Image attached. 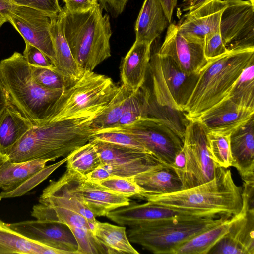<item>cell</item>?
Returning a JSON list of instances; mask_svg holds the SVG:
<instances>
[{"instance_id": "obj_1", "label": "cell", "mask_w": 254, "mask_h": 254, "mask_svg": "<svg viewBox=\"0 0 254 254\" xmlns=\"http://www.w3.org/2000/svg\"><path fill=\"white\" fill-rule=\"evenodd\" d=\"M100 114L34 126L6 152L0 154V164L35 159L55 161L66 157L88 142L94 132L92 124Z\"/></svg>"}, {"instance_id": "obj_2", "label": "cell", "mask_w": 254, "mask_h": 254, "mask_svg": "<svg viewBox=\"0 0 254 254\" xmlns=\"http://www.w3.org/2000/svg\"><path fill=\"white\" fill-rule=\"evenodd\" d=\"M144 198L157 205L226 218L239 213L243 206L242 188L235 183L230 170L220 167L214 178L206 183L171 193L147 194Z\"/></svg>"}, {"instance_id": "obj_3", "label": "cell", "mask_w": 254, "mask_h": 254, "mask_svg": "<svg viewBox=\"0 0 254 254\" xmlns=\"http://www.w3.org/2000/svg\"><path fill=\"white\" fill-rule=\"evenodd\" d=\"M60 15L64 33L72 56L83 71L93 70L111 57L110 17L99 3L82 12L64 7Z\"/></svg>"}, {"instance_id": "obj_4", "label": "cell", "mask_w": 254, "mask_h": 254, "mask_svg": "<svg viewBox=\"0 0 254 254\" xmlns=\"http://www.w3.org/2000/svg\"><path fill=\"white\" fill-rule=\"evenodd\" d=\"M0 80L10 102L34 126L49 121L65 89H50L32 78L30 65L17 52L0 62Z\"/></svg>"}, {"instance_id": "obj_5", "label": "cell", "mask_w": 254, "mask_h": 254, "mask_svg": "<svg viewBox=\"0 0 254 254\" xmlns=\"http://www.w3.org/2000/svg\"><path fill=\"white\" fill-rule=\"evenodd\" d=\"M254 61V48L233 50L209 59L198 73L183 112L195 120L226 97L243 70Z\"/></svg>"}, {"instance_id": "obj_6", "label": "cell", "mask_w": 254, "mask_h": 254, "mask_svg": "<svg viewBox=\"0 0 254 254\" xmlns=\"http://www.w3.org/2000/svg\"><path fill=\"white\" fill-rule=\"evenodd\" d=\"M118 88L111 78L93 71H85L78 81L64 90L55 104L49 121L100 114Z\"/></svg>"}, {"instance_id": "obj_7", "label": "cell", "mask_w": 254, "mask_h": 254, "mask_svg": "<svg viewBox=\"0 0 254 254\" xmlns=\"http://www.w3.org/2000/svg\"><path fill=\"white\" fill-rule=\"evenodd\" d=\"M226 219L204 217L162 220L130 227L127 234L130 242L154 254H173L180 246Z\"/></svg>"}, {"instance_id": "obj_8", "label": "cell", "mask_w": 254, "mask_h": 254, "mask_svg": "<svg viewBox=\"0 0 254 254\" xmlns=\"http://www.w3.org/2000/svg\"><path fill=\"white\" fill-rule=\"evenodd\" d=\"M152 83L151 94L160 105L183 112L198 78L188 75L169 57L151 55L148 69Z\"/></svg>"}, {"instance_id": "obj_9", "label": "cell", "mask_w": 254, "mask_h": 254, "mask_svg": "<svg viewBox=\"0 0 254 254\" xmlns=\"http://www.w3.org/2000/svg\"><path fill=\"white\" fill-rule=\"evenodd\" d=\"M100 130L133 137L161 162L172 168L183 149V139L166 123L154 117H144L129 124Z\"/></svg>"}, {"instance_id": "obj_10", "label": "cell", "mask_w": 254, "mask_h": 254, "mask_svg": "<svg viewBox=\"0 0 254 254\" xmlns=\"http://www.w3.org/2000/svg\"><path fill=\"white\" fill-rule=\"evenodd\" d=\"M183 151L185 165L179 175L183 189L203 184L214 178L218 167L207 149V131L197 120H189L186 126Z\"/></svg>"}, {"instance_id": "obj_11", "label": "cell", "mask_w": 254, "mask_h": 254, "mask_svg": "<svg viewBox=\"0 0 254 254\" xmlns=\"http://www.w3.org/2000/svg\"><path fill=\"white\" fill-rule=\"evenodd\" d=\"M220 32L228 51L254 48V5L249 0H226Z\"/></svg>"}, {"instance_id": "obj_12", "label": "cell", "mask_w": 254, "mask_h": 254, "mask_svg": "<svg viewBox=\"0 0 254 254\" xmlns=\"http://www.w3.org/2000/svg\"><path fill=\"white\" fill-rule=\"evenodd\" d=\"M204 42V39L181 33L177 24L171 23L158 53L171 58L187 74H198L207 62Z\"/></svg>"}, {"instance_id": "obj_13", "label": "cell", "mask_w": 254, "mask_h": 254, "mask_svg": "<svg viewBox=\"0 0 254 254\" xmlns=\"http://www.w3.org/2000/svg\"><path fill=\"white\" fill-rule=\"evenodd\" d=\"M51 17L38 10L12 4L6 19L25 42L40 50L52 62L55 54L50 33Z\"/></svg>"}, {"instance_id": "obj_14", "label": "cell", "mask_w": 254, "mask_h": 254, "mask_svg": "<svg viewBox=\"0 0 254 254\" xmlns=\"http://www.w3.org/2000/svg\"><path fill=\"white\" fill-rule=\"evenodd\" d=\"M85 178L66 169L56 181H51L43 190L39 203L66 208L78 213L95 224V216L86 207L82 193V184Z\"/></svg>"}, {"instance_id": "obj_15", "label": "cell", "mask_w": 254, "mask_h": 254, "mask_svg": "<svg viewBox=\"0 0 254 254\" xmlns=\"http://www.w3.org/2000/svg\"><path fill=\"white\" fill-rule=\"evenodd\" d=\"M9 225L31 240L68 254H77L76 240L69 227L64 224L36 219L9 223Z\"/></svg>"}, {"instance_id": "obj_16", "label": "cell", "mask_w": 254, "mask_h": 254, "mask_svg": "<svg viewBox=\"0 0 254 254\" xmlns=\"http://www.w3.org/2000/svg\"><path fill=\"white\" fill-rule=\"evenodd\" d=\"M106 216L120 225L130 227L162 220L185 219L189 216V212L147 201L143 204L130 203L111 211Z\"/></svg>"}, {"instance_id": "obj_17", "label": "cell", "mask_w": 254, "mask_h": 254, "mask_svg": "<svg viewBox=\"0 0 254 254\" xmlns=\"http://www.w3.org/2000/svg\"><path fill=\"white\" fill-rule=\"evenodd\" d=\"M254 110L242 107L227 97L196 119L207 132L231 134L254 117Z\"/></svg>"}, {"instance_id": "obj_18", "label": "cell", "mask_w": 254, "mask_h": 254, "mask_svg": "<svg viewBox=\"0 0 254 254\" xmlns=\"http://www.w3.org/2000/svg\"><path fill=\"white\" fill-rule=\"evenodd\" d=\"M208 254H254V211L242 208L228 232Z\"/></svg>"}, {"instance_id": "obj_19", "label": "cell", "mask_w": 254, "mask_h": 254, "mask_svg": "<svg viewBox=\"0 0 254 254\" xmlns=\"http://www.w3.org/2000/svg\"><path fill=\"white\" fill-rule=\"evenodd\" d=\"M227 6L226 0H208L187 12L177 24L180 32L203 39L220 29L222 14Z\"/></svg>"}, {"instance_id": "obj_20", "label": "cell", "mask_w": 254, "mask_h": 254, "mask_svg": "<svg viewBox=\"0 0 254 254\" xmlns=\"http://www.w3.org/2000/svg\"><path fill=\"white\" fill-rule=\"evenodd\" d=\"M51 18L50 33L55 54L52 63L67 88L78 81L84 71L79 67L65 38L60 13Z\"/></svg>"}, {"instance_id": "obj_21", "label": "cell", "mask_w": 254, "mask_h": 254, "mask_svg": "<svg viewBox=\"0 0 254 254\" xmlns=\"http://www.w3.org/2000/svg\"><path fill=\"white\" fill-rule=\"evenodd\" d=\"M232 166L243 180L254 179V116L230 136Z\"/></svg>"}, {"instance_id": "obj_22", "label": "cell", "mask_w": 254, "mask_h": 254, "mask_svg": "<svg viewBox=\"0 0 254 254\" xmlns=\"http://www.w3.org/2000/svg\"><path fill=\"white\" fill-rule=\"evenodd\" d=\"M151 44L135 41L120 67L122 84L133 92L144 84L151 56Z\"/></svg>"}, {"instance_id": "obj_23", "label": "cell", "mask_w": 254, "mask_h": 254, "mask_svg": "<svg viewBox=\"0 0 254 254\" xmlns=\"http://www.w3.org/2000/svg\"><path fill=\"white\" fill-rule=\"evenodd\" d=\"M170 23L159 0H145L135 24V41L152 44Z\"/></svg>"}, {"instance_id": "obj_24", "label": "cell", "mask_w": 254, "mask_h": 254, "mask_svg": "<svg viewBox=\"0 0 254 254\" xmlns=\"http://www.w3.org/2000/svg\"><path fill=\"white\" fill-rule=\"evenodd\" d=\"M82 193L85 205L95 217L105 216L111 211L130 203L129 197L86 178L82 184Z\"/></svg>"}, {"instance_id": "obj_25", "label": "cell", "mask_w": 254, "mask_h": 254, "mask_svg": "<svg viewBox=\"0 0 254 254\" xmlns=\"http://www.w3.org/2000/svg\"><path fill=\"white\" fill-rule=\"evenodd\" d=\"M68 254L27 238L0 218V254Z\"/></svg>"}, {"instance_id": "obj_26", "label": "cell", "mask_w": 254, "mask_h": 254, "mask_svg": "<svg viewBox=\"0 0 254 254\" xmlns=\"http://www.w3.org/2000/svg\"><path fill=\"white\" fill-rule=\"evenodd\" d=\"M133 179L145 192V195L171 193L183 189L177 173L168 166L141 173Z\"/></svg>"}, {"instance_id": "obj_27", "label": "cell", "mask_w": 254, "mask_h": 254, "mask_svg": "<svg viewBox=\"0 0 254 254\" xmlns=\"http://www.w3.org/2000/svg\"><path fill=\"white\" fill-rule=\"evenodd\" d=\"M34 127L8 100L0 116V154L10 149Z\"/></svg>"}, {"instance_id": "obj_28", "label": "cell", "mask_w": 254, "mask_h": 254, "mask_svg": "<svg viewBox=\"0 0 254 254\" xmlns=\"http://www.w3.org/2000/svg\"><path fill=\"white\" fill-rule=\"evenodd\" d=\"M126 229L123 226L97 221L94 234L107 254H139L130 244Z\"/></svg>"}, {"instance_id": "obj_29", "label": "cell", "mask_w": 254, "mask_h": 254, "mask_svg": "<svg viewBox=\"0 0 254 254\" xmlns=\"http://www.w3.org/2000/svg\"><path fill=\"white\" fill-rule=\"evenodd\" d=\"M238 214L226 219L220 224L193 237L177 248L173 254H208L212 247L228 232Z\"/></svg>"}, {"instance_id": "obj_30", "label": "cell", "mask_w": 254, "mask_h": 254, "mask_svg": "<svg viewBox=\"0 0 254 254\" xmlns=\"http://www.w3.org/2000/svg\"><path fill=\"white\" fill-rule=\"evenodd\" d=\"M48 160L35 159L22 162L6 161L0 164V188L7 190L43 169Z\"/></svg>"}, {"instance_id": "obj_31", "label": "cell", "mask_w": 254, "mask_h": 254, "mask_svg": "<svg viewBox=\"0 0 254 254\" xmlns=\"http://www.w3.org/2000/svg\"><path fill=\"white\" fill-rule=\"evenodd\" d=\"M31 215L36 219L60 222L68 227L86 228L94 233L96 224L91 223L81 214L64 207L39 203L33 206Z\"/></svg>"}, {"instance_id": "obj_32", "label": "cell", "mask_w": 254, "mask_h": 254, "mask_svg": "<svg viewBox=\"0 0 254 254\" xmlns=\"http://www.w3.org/2000/svg\"><path fill=\"white\" fill-rule=\"evenodd\" d=\"M102 165H124L144 159L152 154L132 148L96 140H90Z\"/></svg>"}, {"instance_id": "obj_33", "label": "cell", "mask_w": 254, "mask_h": 254, "mask_svg": "<svg viewBox=\"0 0 254 254\" xmlns=\"http://www.w3.org/2000/svg\"><path fill=\"white\" fill-rule=\"evenodd\" d=\"M132 93L123 84L119 86L106 108L93 120L92 127L94 131L113 127L123 115Z\"/></svg>"}, {"instance_id": "obj_34", "label": "cell", "mask_w": 254, "mask_h": 254, "mask_svg": "<svg viewBox=\"0 0 254 254\" xmlns=\"http://www.w3.org/2000/svg\"><path fill=\"white\" fill-rule=\"evenodd\" d=\"M67 157V169L85 178L101 165L98 153L90 141L75 149Z\"/></svg>"}, {"instance_id": "obj_35", "label": "cell", "mask_w": 254, "mask_h": 254, "mask_svg": "<svg viewBox=\"0 0 254 254\" xmlns=\"http://www.w3.org/2000/svg\"><path fill=\"white\" fill-rule=\"evenodd\" d=\"M227 97L242 107L254 110V61L243 70Z\"/></svg>"}, {"instance_id": "obj_36", "label": "cell", "mask_w": 254, "mask_h": 254, "mask_svg": "<svg viewBox=\"0 0 254 254\" xmlns=\"http://www.w3.org/2000/svg\"><path fill=\"white\" fill-rule=\"evenodd\" d=\"M150 90L144 85L129 97L126 110L120 120L112 127L126 125L148 116V99Z\"/></svg>"}, {"instance_id": "obj_37", "label": "cell", "mask_w": 254, "mask_h": 254, "mask_svg": "<svg viewBox=\"0 0 254 254\" xmlns=\"http://www.w3.org/2000/svg\"><path fill=\"white\" fill-rule=\"evenodd\" d=\"M230 134L207 131V149L215 164L220 167L227 168L232 166Z\"/></svg>"}, {"instance_id": "obj_38", "label": "cell", "mask_w": 254, "mask_h": 254, "mask_svg": "<svg viewBox=\"0 0 254 254\" xmlns=\"http://www.w3.org/2000/svg\"><path fill=\"white\" fill-rule=\"evenodd\" d=\"M67 157L54 164L46 166L43 169L20 183L0 192V200L24 195L28 191L46 180L55 170L66 162Z\"/></svg>"}, {"instance_id": "obj_39", "label": "cell", "mask_w": 254, "mask_h": 254, "mask_svg": "<svg viewBox=\"0 0 254 254\" xmlns=\"http://www.w3.org/2000/svg\"><path fill=\"white\" fill-rule=\"evenodd\" d=\"M98 183L104 188L129 198H144L146 194L133 178L111 176Z\"/></svg>"}, {"instance_id": "obj_40", "label": "cell", "mask_w": 254, "mask_h": 254, "mask_svg": "<svg viewBox=\"0 0 254 254\" xmlns=\"http://www.w3.org/2000/svg\"><path fill=\"white\" fill-rule=\"evenodd\" d=\"M77 243V254H107L106 250L90 230L79 227H69Z\"/></svg>"}, {"instance_id": "obj_41", "label": "cell", "mask_w": 254, "mask_h": 254, "mask_svg": "<svg viewBox=\"0 0 254 254\" xmlns=\"http://www.w3.org/2000/svg\"><path fill=\"white\" fill-rule=\"evenodd\" d=\"M90 140H96L128 147L151 154L133 137L119 131L98 130L94 131Z\"/></svg>"}, {"instance_id": "obj_42", "label": "cell", "mask_w": 254, "mask_h": 254, "mask_svg": "<svg viewBox=\"0 0 254 254\" xmlns=\"http://www.w3.org/2000/svg\"><path fill=\"white\" fill-rule=\"evenodd\" d=\"M33 79L40 86L50 89H65L63 78L54 69L30 66Z\"/></svg>"}, {"instance_id": "obj_43", "label": "cell", "mask_w": 254, "mask_h": 254, "mask_svg": "<svg viewBox=\"0 0 254 254\" xmlns=\"http://www.w3.org/2000/svg\"><path fill=\"white\" fill-rule=\"evenodd\" d=\"M14 5L28 7L45 13L51 17L58 15L62 10L58 0H9Z\"/></svg>"}, {"instance_id": "obj_44", "label": "cell", "mask_w": 254, "mask_h": 254, "mask_svg": "<svg viewBox=\"0 0 254 254\" xmlns=\"http://www.w3.org/2000/svg\"><path fill=\"white\" fill-rule=\"evenodd\" d=\"M228 51L223 44L220 29L204 37V54L207 60L220 56Z\"/></svg>"}, {"instance_id": "obj_45", "label": "cell", "mask_w": 254, "mask_h": 254, "mask_svg": "<svg viewBox=\"0 0 254 254\" xmlns=\"http://www.w3.org/2000/svg\"><path fill=\"white\" fill-rule=\"evenodd\" d=\"M25 43L23 55L30 66L46 67L54 69L51 60L40 50L29 43Z\"/></svg>"}, {"instance_id": "obj_46", "label": "cell", "mask_w": 254, "mask_h": 254, "mask_svg": "<svg viewBox=\"0 0 254 254\" xmlns=\"http://www.w3.org/2000/svg\"><path fill=\"white\" fill-rule=\"evenodd\" d=\"M99 0H63L64 7L69 11L79 13L86 11L98 3Z\"/></svg>"}, {"instance_id": "obj_47", "label": "cell", "mask_w": 254, "mask_h": 254, "mask_svg": "<svg viewBox=\"0 0 254 254\" xmlns=\"http://www.w3.org/2000/svg\"><path fill=\"white\" fill-rule=\"evenodd\" d=\"M129 0H99L102 8L108 11L112 16L117 17L121 14Z\"/></svg>"}, {"instance_id": "obj_48", "label": "cell", "mask_w": 254, "mask_h": 254, "mask_svg": "<svg viewBox=\"0 0 254 254\" xmlns=\"http://www.w3.org/2000/svg\"><path fill=\"white\" fill-rule=\"evenodd\" d=\"M165 12L171 23L174 10L177 5V0H159Z\"/></svg>"}, {"instance_id": "obj_49", "label": "cell", "mask_w": 254, "mask_h": 254, "mask_svg": "<svg viewBox=\"0 0 254 254\" xmlns=\"http://www.w3.org/2000/svg\"><path fill=\"white\" fill-rule=\"evenodd\" d=\"M207 0H183L181 4L182 10L187 12L198 7Z\"/></svg>"}, {"instance_id": "obj_50", "label": "cell", "mask_w": 254, "mask_h": 254, "mask_svg": "<svg viewBox=\"0 0 254 254\" xmlns=\"http://www.w3.org/2000/svg\"><path fill=\"white\" fill-rule=\"evenodd\" d=\"M8 103L7 95L0 80V116Z\"/></svg>"}, {"instance_id": "obj_51", "label": "cell", "mask_w": 254, "mask_h": 254, "mask_svg": "<svg viewBox=\"0 0 254 254\" xmlns=\"http://www.w3.org/2000/svg\"><path fill=\"white\" fill-rule=\"evenodd\" d=\"M12 3L8 0H0V14L6 18L11 9Z\"/></svg>"}, {"instance_id": "obj_52", "label": "cell", "mask_w": 254, "mask_h": 254, "mask_svg": "<svg viewBox=\"0 0 254 254\" xmlns=\"http://www.w3.org/2000/svg\"><path fill=\"white\" fill-rule=\"evenodd\" d=\"M6 22H7L6 18L4 16L0 14V28L2 25Z\"/></svg>"}, {"instance_id": "obj_53", "label": "cell", "mask_w": 254, "mask_h": 254, "mask_svg": "<svg viewBox=\"0 0 254 254\" xmlns=\"http://www.w3.org/2000/svg\"><path fill=\"white\" fill-rule=\"evenodd\" d=\"M252 4L254 5V0H248Z\"/></svg>"}, {"instance_id": "obj_54", "label": "cell", "mask_w": 254, "mask_h": 254, "mask_svg": "<svg viewBox=\"0 0 254 254\" xmlns=\"http://www.w3.org/2000/svg\"><path fill=\"white\" fill-rule=\"evenodd\" d=\"M8 0V1H9V0Z\"/></svg>"}]
</instances>
